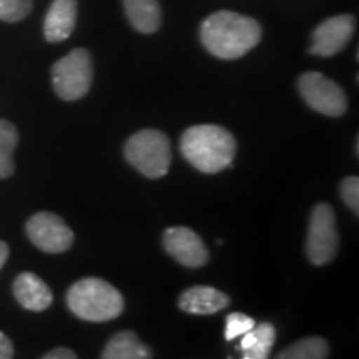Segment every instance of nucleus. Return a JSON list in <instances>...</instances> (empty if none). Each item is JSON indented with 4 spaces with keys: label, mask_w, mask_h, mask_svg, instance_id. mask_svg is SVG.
<instances>
[{
    "label": "nucleus",
    "mask_w": 359,
    "mask_h": 359,
    "mask_svg": "<svg viewBox=\"0 0 359 359\" xmlns=\"http://www.w3.org/2000/svg\"><path fill=\"white\" fill-rule=\"evenodd\" d=\"M263 30L253 17L231 11H218L206 17L200 29V40L213 57L236 60L245 57L262 40Z\"/></svg>",
    "instance_id": "obj_1"
},
{
    "label": "nucleus",
    "mask_w": 359,
    "mask_h": 359,
    "mask_svg": "<svg viewBox=\"0 0 359 359\" xmlns=\"http://www.w3.org/2000/svg\"><path fill=\"white\" fill-rule=\"evenodd\" d=\"M182 155L201 173H219L233 163L236 140L226 128L203 123L187 128L180 140Z\"/></svg>",
    "instance_id": "obj_2"
},
{
    "label": "nucleus",
    "mask_w": 359,
    "mask_h": 359,
    "mask_svg": "<svg viewBox=\"0 0 359 359\" xmlns=\"http://www.w3.org/2000/svg\"><path fill=\"white\" fill-rule=\"evenodd\" d=\"M67 304L83 321L103 323L118 318L123 311V296L114 285L100 278H83L67 291Z\"/></svg>",
    "instance_id": "obj_3"
},
{
    "label": "nucleus",
    "mask_w": 359,
    "mask_h": 359,
    "mask_svg": "<svg viewBox=\"0 0 359 359\" xmlns=\"http://www.w3.org/2000/svg\"><path fill=\"white\" fill-rule=\"evenodd\" d=\"M125 158L135 170L148 178L165 177L172 163V147L168 137L160 130H140L125 143Z\"/></svg>",
    "instance_id": "obj_4"
},
{
    "label": "nucleus",
    "mask_w": 359,
    "mask_h": 359,
    "mask_svg": "<svg viewBox=\"0 0 359 359\" xmlns=\"http://www.w3.org/2000/svg\"><path fill=\"white\" fill-rule=\"evenodd\" d=\"M93 82V60L87 48H74L52 67L53 90L62 100L77 102L90 92Z\"/></svg>",
    "instance_id": "obj_5"
},
{
    "label": "nucleus",
    "mask_w": 359,
    "mask_h": 359,
    "mask_svg": "<svg viewBox=\"0 0 359 359\" xmlns=\"http://www.w3.org/2000/svg\"><path fill=\"white\" fill-rule=\"evenodd\" d=\"M338 251V230L334 210L327 203L314 206L309 217L306 253L309 262L316 266L327 264Z\"/></svg>",
    "instance_id": "obj_6"
},
{
    "label": "nucleus",
    "mask_w": 359,
    "mask_h": 359,
    "mask_svg": "<svg viewBox=\"0 0 359 359\" xmlns=\"http://www.w3.org/2000/svg\"><path fill=\"white\" fill-rule=\"evenodd\" d=\"M298 88L309 109L326 116H343L348 110L344 90L320 72H306L298 79Z\"/></svg>",
    "instance_id": "obj_7"
},
{
    "label": "nucleus",
    "mask_w": 359,
    "mask_h": 359,
    "mask_svg": "<svg viewBox=\"0 0 359 359\" xmlns=\"http://www.w3.org/2000/svg\"><path fill=\"white\" fill-rule=\"evenodd\" d=\"M29 240L45 253H64L74 245V231L57 215L42 212L34 215L25 224Z\"/></svg>",
    "instance_id": "obj_8"
},
{
    "label": "nucleus",
    "mask_w": 359,
    "mask_h": 359,
    "mask_svg": "<svg viewBox=\"0 0 359 359\" xmlns=\"http://www.w3.org/2000/svg\"><path fill=\"white\" fill-rule=\"evenodd\" d=\"M354 30H356V19L349 13L330 17L321 22L313 32V42L309 53L318 57H333L336 53L346 48L351 42Z\"/></svg>",
    "instance_id": "obj_9"
},
{
    "label": "nucleus",
    "mask_w": 359,
    "mask_h": 359,
    "mask_svg": "<svg viewBox=\"0 0 359 359\" xmlns=\"http://www.w3.org/2000/svg\"><path fill=\"white\" fill-rule=\"evenodd\" d=\"M163 246L180 264L200 268L208 263V250L198 233L185 226H172L163 233Z\"/></svg>",
    "instance_id": "obj_10"
},
{
    "label": "nucleus",
    "mask_w": 359,
    "mask_h": 359,
    "mask_svg": "<svg viewBox=\"0 0 359 359\" xmlns=\"http://www.w3.org/2000/svg\"><path fill=\"white\" fill-rule=\"evenodd\" d=\"M77 25V0H53L43 19V37L47 42H64Z\"/></svg>",
    "instance_id": "obj_11"
},
{
    "label": "nucleus",
    "mask_w": 359,
    "mask_h": 359,
    "mask_svg": "<svg viewBox=\"0 0 359 359\" xmlns=\"http://www.w3.org/2000/svg\"><path fill=\"white\" fill-rule=\"evenodd\" d=\"M13 296L29 311H45L53 302V294L42 278L34 273H20L13 281Z\"/></svg>",
    "instance_id": "obj_12"
},
{
    "label": "nucleus",
    "mask_w": 359,
    "mask_h": 359,
    "mask_svg": "<svg viewBox=\"0 0 359 359\" xmlns=\"http://www.w3.org/2000/svg\"><path fill=\"white\" fill-rule=\"evenodd\" d=\"M178 304L185 313L206 316L226 308L230 304V298L223 291L212 286H193L180 296Z\"/></svg>",
    "instance_id": "obj_13"
},
{
    "label": "nucleus",
    "mask_w": 359,
    "mask_h": 359,
    "mask_svg": "<svg viewBox=\"0 0 359 359\" xmlns=\"http://www.w3.org/2000/svg\"><path fill=\"white\" fill-rule=\"evenodd\" d=\"M125 13L135 30L140 34H155L161 25L158 0H123Z\"/></svg>",
    "instance_id": "obj_14"
},
{
    "label": "nucleus",
    "mask_w": 359,
    "mask_h": 359,
    "mask_svg": "<svg viewBox=\"0 0 359 359\" xmlns=\"http://www.w3.org/2000/svg\"><path fill=\"white\" fill-rule=\"evenodd\" d=\"M102 359H151V349L133 331H120L107 343Z\"/></svg>",
    "instance_id": "obj_15"
},
{
    "label": "nucleus",
    "mask_w": 359,
    "mask_h": 359,
    "mask_svg": "<svg viewBox=\"0 0 359 359\" xmlns=\"http://www.w3.org/2000/svg\"><path fill=\"white\" fill-rule=\"evenodd\" d=\"M275 341V326L271 323H259L241 338L240 349L243 351V359H268Z\"/></svg>",
    "instance_id": "obj_16"
},
{
    "label": "nucleus",
    "mask_w": 359,
    "mask_h": 359,
    "mask_svg": "<svg viewBox=\"0 0 359 359\" xmlns=\"http://www.w3.org/2000/svg\"><path fill=\"white\" fill-rule=\"evenodd\" d=\"M19 145V132L15 125L0 118V180L12 177L15 172L13 151Z\"/></svg>",
    "instance_id": "obj_17"
},
{
    "label": "nucleus",
    "mask_w": 359,
    "mask_h": 359,
    "mask_svg": "<svg viewBox=\"0 0 359 359\" xmlns=\"http://www.w3.org/2000/svg\"><path fill=\"white\" fill-rule=\"evenodd\" d=\"M330 346L320 336H309L291 344L278 354L276 359H327Z\"/></svg>",
    "instance_id": "obj_18"
},
{
    "label": "nucleus",
    "mask_w": 359,
    "mask_h": 359,
    "mask_svg": "<svg viewBox=\"0 0 359 359\" xmlns=\"http://www.w3.org/2000/svg\"><path fill=\"white\" fill-rule=\"evenodd\" d=\"M32 7V0H0V20L17 24L30 15Z\"/></svg>",
    "instance_id": "obj_19"
},
{
    "label": "nucleus",
    "mask_w": 359,
    "mask_h": 359,
    "mask_svg": "<svg viewBox=\"0 0 359 359\" xmlns=\"http://www.w3.org/2000/svg\"><path fill=\"white\" fill-rule=\"evenodd\" d=\"M255 326H257V323L253 318L246 316L243 313H230L226 316V325H224V339H236L238 336L248 333Z\"/></svg>",
    "instance_id": "obj_20"
},
{
    "label": "nucleus",
    "mask_w": 359,
    "mask_h": 359,
    "mask_svg": "<svg viewBox=\"0 0 359 359\" xmlns=\"http://www.w3.org/2000/svg\"><path fill=\"white\" fill-rule=\"evenodd\" d=\"M341 196L344 203L353 210L354 213H359V178L348 177L341 183Z\"/></svg>",
    "instance_id": "obj_21"
},
{
    "label": "nucleus",
    "mask_w": 359,
    "mask_h": 359,
    "mask_svg": "<svg viewBox=\"0 0 359 359\" xmlns=\"http://www.w3.org/2000/svg\"><path fill=\"white\" fill-rule=\"evenodd\" d=\"M13 358V344L8 339L7 334L0 331V359H12Z\"/></svg>",
    "instance_id": "obj_22"
},
{
    "label": "nucleus",
    "mask_w": 359,
    "mask_h": 359,
    "mask_svg": "<svg viewBox=\"0 0 359 359\" xmlns=\"http://www.w3.org/2000/svg\"><path fill=\"white\" fill-rule=\"evenodd\" d=\"M42 359H79L77 354H75L69 348H55L52 349L50 353H47Z\"/></svg>",
    "instance_id": "obj_23"
},
{
    "label": "nucleus",
    "mask_w": 359,
    "mask_h": 359,
    "mask_svg": "<svg viewBox=\"0 0 359 359\" xmlns=\"http://www.w3.org/2000/svg\"><path fill=\"white\" fill-rule=\"evenodd\" d=\"M8 255H11V250H8V245L6 241H0V269L4 268V264L7 263Z\"/></svg>",
    "instance_id": "obj_24"
}]
</instances>
